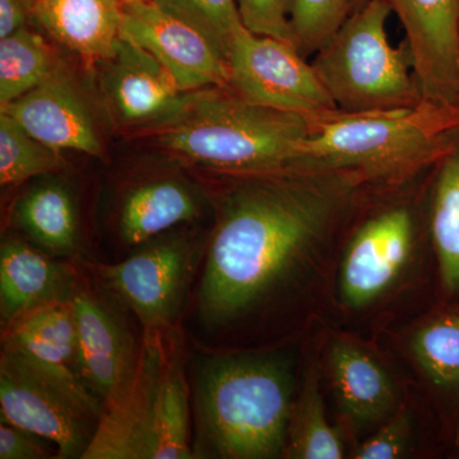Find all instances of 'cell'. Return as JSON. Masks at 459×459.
I'll use <instances>...</instances> for the list:
<instances>
[{
  "label": "cell",
  "mask_w": 459,
  "mask_h": 459,
  "mask_svg": "<svg viewBox=\"0 0 459 459\" xmlns=\"http://www.w3.org/2000/svg\"><path fill=\"white\" fill-rule=\"evenodd\" d=\"M0 412L2 421L54 444L57 458H82L98 429L102 401L3 349Z\"/></svg>",
  "instance_id": "8"
},
{
  "label": "cell",
  "mask_w": 459,
  "mask_h": 459,
  "mask_svg": "<svg viewBox=\"0 0 459 459\" xmlns=\"http://www.w3.org/2000/svg\"><path fill=\"white\" fill-rule=\"evenodd\" d=\"M391 13L382 0H358L333 38L314 54V71L342 113L401 110L424 100L409 44L389 42Z\"/></svg>",
  "instance_id": "6"
},
{
  "label": "cell",
  "mask_w": 459,
  "mask_h": 459,
  "mask_svg": "<svg viewBox=\"0 0 459 459\" xmlns=\"http://www.w3.org/2000/svg\"><path fill=\"white\" fill-rule=\"evenodd\" d=\"M99 63L104 65L101 83L108 105L124 126L151 129L162 126L204 91L181 90L155 56L122 36L113 56Z\"/></svg>",
  "instance_id": "12"
},
{
  "label": "cell",
  "mask_w": 459,
  "mask_h": 459,
  "mask_svg": "<svg viewBox=\"0 0 459 459\" xmlns=\"http://www.w3.org/2000/svg\"><path fill=\"white\" fill-rule=\"evenodd\" d=\"M429 172L418 192L411 186L420 178L397 188L376 189L379 198L359 216L338 273V291L344 307L364 309L377 303L410 267L422 232L428 230Z\"/></svg>",
  "instance_id": "7"
},
{
  "label": "cell",
  "mask_w": 459,
  "mask_h": 459,
  "mask_svg": "<svg viewBox=\"0 0 459 459\" xmlns=\"http://www.w3.org/2000/svg\"><path fill=\"white\" fill-rule=\"evenodd\" d=\"M427 228L443 292L459 303V128L429 172Z\"/></svg>",
  "instance_id": "21"
},
{
  "label": "cell",
  "mask_w": 459,
  "mask_h": 459,
  "mask_svg": "<svg viewBox=\"0 0 459 459\" xmlns=\"http://www.w3.org/2000/svg\"><path fill=\"white\" fill-rule=\"evenodd\" d=\"M3 349L71 388L90 391L78 374L77 325L71 299L38 307L3 328Z\"/></svg>",
  "instance_id": "17"
},
{
  "label": "cell",
  "mask_w": 459,
  "mask_h": 459,
  "mask_svg": "<svg viewBox=\"0 0 459 459\" xmlns=\"http://www.w3.org/2000/svg\"><path fill=\"white\" fill-rule=\"evenodd\" d=\"M247 31L294 44L289 20L290 0H238Z\"/></svg>",
  "instance_id": "30"
},
{
  "label": "cell",
  "mask_w": 459,
  "mask_h": 459,
  "mask_svg": "<svg viewBox=\"0 0 459 459\" xmlns=\"http://www.w3.org/2000/svg\"><path fill=\"white\" fill-rule=\"evenodd\" d=\"M459 128V108L422 100L379 113L312 117L296 169L350 172L365 188H397L427 174Z\"/></svg>",
  "instance_id": "3"
},
{
  "label": "cell",
  "mask_w": 459,
  "mask_h": 459,
  "mask_svg": "<svg viewBox=\"0 0 459 459\" xmlns=\"http://www.w3.org/2000/svg\"><path fill=\"white\" fill-rule=\"evenodd\" d=\"M294 395L295 362L289 352L205 356L193 382L195 457L285 455Z\"/></svg>",
  "instance_id": "2"
},
{
  "label": "cell",
  "mask_w": 459,
  "mask_h": 459,
  "mask_svg": "<svg viewBox=\"0 0 459 459\" xmlns=\"http://www.w3.org/2000/svg\"><path fill=\"white\" fill-rule=\"evenodd\" d=\"M120 36L155 56L186 92L230 87L229 60L221 50L152 0L123 5Z\"/></svg>",
  "instance_id": "11"
},
{
  "label": "cell",
  "mask_w": 459,
  "mask_h": 459,
  "mask_svg": "<svg viewBox=\"0 0 459 459\" xmlns=\"http://www.w3.org/2000/svg\"><path fill=\"white\" fill-rule=\"evenodd\" d=\"M77 273L44 250L18 238L0 247V316L3 328L25 314L74 294Z\"/></svg>",
  "instance_id": "16"
},
{
  "label": "cell",
  "mask_w": 459,
  "mask_h": 459,
  "mask_svg": "<svg viewBox=\"0 0 459 459\" xmlns=\"http://www.w3.org/2000/svg\"><path fill=\"white\" fill-rule=\"evenodd\" d=\"M44 437L8 422L0 425V459H45L53 457Z\"/></svg>",
  "instance_id": "31"
},
{
  "label": "cell",
  "mask_w": 459,
  "mask_h": 459,
  "mask_svg": "<svg viewBox=\"0 0 459 459\" xmlns=\"http://www.w3.org/2000/svg\"><path fill=\"white\" fill-rule=\"evenodd\" d=\"M285 455L296 459L344 457V444L327 418L314 367L307 371L303 388L292 407Z\"/></svg>",
  "instance_id": "24"
},
{
  "label": "cell",
  "mask_w": 459,
  "mask_h": 459,
  "mask_svg": "<svg viewBox=\"0 0 459 459\" xmlns=\"http://www.w3.org/2000/svg\"><path fill=\"white\" fill-rule=\"evenodd\" d=\"M197 190L178 177L152 178L124 193L117 229L126 247H140L169 230L192 222L201 213Z\"/></svg>",
  "instance_id": "19"
},
{
  "label": "cell",
  "mask_w": 459,
  "mask_h": 459,
  "mask_svg": "<svg viewBox=\"0 0 459 459\" xmlns=\"http://www.w3.org/2000/svg\"><path fill=\"white\" fill-rule=\"evenodd\" d=\"M328 373L344 419L352 428L379 424L397 410V389L382 364L351 341H333Z\"/></svg>",
  "instance_id": "18"
},
{
  "label": "cell",
  "mask_w": 459,
  "mask_h": 459,
  "mask_svg": "<svg viewBox=\"0 0 459 459\" xmlns=\"http://www.w3.org/2000/svg\"><path fill=\"white\" fill-rule=\"evenodd\" d=\"M71 301L77 325L78 374L104 403L131 379L140 349L135 351L117 314L89 287L75 283Z\"/></svg>",
  "instance_id": "14"
},
{
  "label": "cell",
  "mask_w": 459,
  "mask_h": 459,
  "mask_svg": "<svg viewBox=\"0 0 459 459\" xmlns=\"http://www.w3.org/2000/svg\"><path fill=\"white\" fill-rule=\"evenodd\" d=\"M151 0H122L123 4H138V3H147Z\"/></svg>",
  "instance_id": "33"
},
{
  "label": "cell",
  "mask_w": 459,
  "mask_h": 459,
  "mask_svg": "<svg viewBox=\"0 0 459 459\" xmlns=\"http://www.w3.org/2000/svg\"><path fill=\"white\" fill-rule=\"evenodd\" d=\"M62 165L59 151L32 137L9 115L0 113V184L18 186Z\"/></svg>",
  "instance_id": "26"
},
{
  "label": "cell",
  "mask_w": 459,
  "mask_h": 459,
  "mask_svg": "<svg viewBox=\"0 0 459 459\" xmlns=\"http://www.w3.org/2000/svg\"><path fill=\"white\" fill-rule=\"evenodd\" d=\"M229 69L230 89L253 104L305 117L340 111L312 63L290 42L244 27L232 41Z\"/></svg>",
  "instance_id": "10"
},
{
  "label": "cell",
  "mask_w": 459,
  "mask_h": 459,
  "mask_svg": "<svg viewBox=\"0 0 459 459\" xmlns=\"http://www.w3.org/2000/svg\"><path fill=\"white\" fill-rule=\"evenodd\" d=\"M411 351L431 385L459 402V303L420 325L411 340Z\"/></svg>",
  "instance_id": "23"
},
{
  "label": "cell",
  "mask_w": 459,
  "mask_h": 459,
  "mask_svg": "<svg viewBox=\"0 0 459 459\" xmlns=\"http://www.w3.org/2000/svg\"><path fill=\"white\" fill-rule=\"evenodd\" d=\"M199 244L188 235L162 234L115 264H86L102 289L135 314L144 331L175 329L189 281L199 261Z\"/></svg>",
  "instance_id": "9"
},
{
  "label": "cell",
  "mask_w": 459,
  "mask_h": 459,
  "mask_svg": "<svg viewBox=\"0 0 459 459\" xmlns=\"http://www.w3.org/2000/svg\"><path fill=\"white\" fill-rule=\"evenodd\" d=\"M226 178L195 300L199 322L211 332L240 325L282 298L365 190L355 175L334 170Z\"/></svg>",
  "instance_id": "1"
},
{
  "label": "cell",
  "mask_w": 459,
  "mask_h": 459,
  "mask_svg": "<svg viewBox=\"0 0 459 459\" xmlns=\"http://www.w3.org/2000/svg\"><path fill=\"white\" fill-rule=\"evenodd\" d=\"M382 2L403 26L424 100L459 108V0Z\"/></svg>",
  "instance_id": "13"
},
{
  "label": "cell",
  "mask_w": 459,
  "mask_h": 459,
  "mask_svg": "<svg viewBox=\"0 0 459 459\" xmlns=\"http://www.w3.org/2000/svg\"><path fill=\"white\" fill-rule=\"evenodd\" d=\"M356 0H290L289 20L296 49L307 57L340 29Z\"/></svg>",
  "instance_id": "28"
},
{
  "label": "cell",
  "mask_w": 459,
  "mask_h": 459,
  "mask_svg": "<svg viewBox=\"0 0 459 459\" xmlns=\"http://www.w3.org/2000/svg\"><path fill=\"white\" fill-rule=\"evenodd\" d=\"M2 108L32 137L54 150L100 156L102 144L82 98L62 68Z\"/></svg>",
  "instance_id": "15"
},
{
  "label": "cell",
  "mask_w": 459,
  "mask_h": 459,
  "mask_svg": "<svg viewBox=\"0 0 459 459\" xmlns=\"http://www.w3.org/2000/svg\"><path fill=\"white\" fill-rule=\"evenodd\" d=\"M35 4L36 0H0V39L27 26Z\"/></svg>",
  "instance_id": "32"
},
{
  "label": "cell",
  "mask_w": 459,
  "mask_h": 459,
  "mask_svg": "<svg viewBox=\"0 0 459 459\" xmlns=\"http://www.w3.org/2000/svg\"><path fill=\"white\" fill-rule=\"evenodd\" d=\"M13 220L48 255H71L77 252V210L71 192L63 184L48 181L27 190L14 204Z\"/></svg>",
  "instance_id": "22"
},
{
  "label": "cell",
  "mask_w": 459,
  "mask_h": 459,
  "mask_svg": "<svg viewBox=\"0 0 459 459\" xmlns=\"http://www.w3.org/2000/svg\"><path fill=\"white\" fill-rule=\"evenodd\" d=\"M188 458H195L189 383L177 331H144L131 379L102 403L82 459Z\"/></svg>",
  "instance_id": "5"
},
{
  "label": "cell",
  "mask_w": 459,
  "mask_h": 459,
  "mask_svg": "<svg viewBox=\"0 0 459 459\" xmlns=\"http://www.w3.org/2000/svg\"><path fill=\"white\" fill-rule=\"evenodd\" d=\"M57 69L53 49L29 27L0 39V108L35 89Z\"/></svg>",
  "instance_id": "25"
},
{
  "label": "cell",
  "mask_w": 459,
  "mask_h": 459,
  "mask_svg": "<svg viewBox=\"0 0 459 459\" xmlns=\"http://www.w3.org/2000/svg\"><path fill=\"white\" fill-rule=\"evenodd\" d=\"M412 437L410 413L400 407L386 418L369 439L359 446L353 457L358 459H395L409 452Z\"/></svg>",
  "instance_id": "29"
},
{
  "label": "cell",
  "mask_w": 459,
  "mask_h": 459,
  "mask_svg": "<svg viewBox=\"0 0 459 459\" xmlns=\"http://www.w3.org/2000/svg\"><path fill=\"white\" fill-rule=\"evenodd\" d=\"M122 0H36L32 21L78 56L101 62L120 39Z\"/></svg>",
  "instance_id": "20"
},
{
  "label": "cell",
  "mask_w": 459,
  "mask_h": 459,
  "mask_svg": "<svg viewBox=\"0 0 459 459\" xmlns=\"http://www.w3.org/2000/svg\"><path fill=\"white\" fill-rule=\"evenodd\" d=\"M310 119L253 104L230 87H214L151 135L170 156L238 177L296 169Z\"/></svg>",
  "instance_id": "4"
},
{
  "label": "cell",
  "mask_w": 459,
  "mask_h": 459,
  "mask_svg": "<svg viewBox=\"0 0 459 459\" xmlns=\"http://www.w3.org/2000/svg\"><path fill=\"white\" fill-rule=\"evenodd\" d=\"M171 16L204 33L228 57L235 36L244 29L238 0H152Z\"/></svg>",
  "instance_id": "27"
}]
</instances>
